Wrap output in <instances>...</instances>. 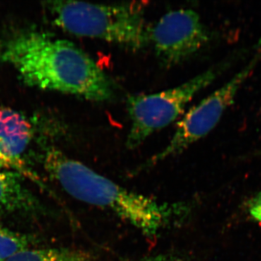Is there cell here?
I'll list each match as a JSON object with an SVG mask.
<instances>
[{"label":"cell","mask_w":261,"mask_h":261,"mask_svg":"<svg viewBox=\"0 0 261 261\" xmlns=\"http://www.w3.org/2000/svg\"><path fill=\"white\" fill-rule=\"evenodd\" d=\"M0 57L32 87L103 102L115 97L114 86L90 57L74 44L36 30L8 38Z\"/></svg>","instance_id":"1"},{"label":"cell","mask_w":261,"mask_h":261,"mask_svg":"<svg viewBox=\"0 0 261 261\" xmlns=\"http://www.w3.org/2000/svg\"><path fill=\"white\" fill-rule=\"evenodd\" d=\"M44 168L68 195L111 211L149 238L179 226L190 213L185 202H161L130 191L58 149L47 151Z\"/></svg>","instance_id":"2"},{"label":"cell","mask_w":261,"mask_h":261,"mask_svg":"<svg viewBox=\"0 0 261 261\" xmlns=\"http://www.w3.org/2000/svg\"><path fill=\"white\" fill-rule=\"evenodd\" d=\"M53 23L74 35L106 41L132 50L149 42L145 5L141 3L116 5L56 1L46 4Z\"/></svg>","instance_id":"3"},{"label":"cell","mask_w":261,"mask_h":261,"mask_svg":"<svg viewBox=\"0 0 261 261\" xmlns=\"http://www.w3.org/2000/svg\"><path fill=\"white\" fill-rule=\"evenodd\" d=\"M255 45L234 51L219 64L174 88L155 94L128 97L127 110L130 127L126 147L130 149L137 148L149 136L176 121L196 94L212 84L237 62L255 51Z\"/></svg>","instance_id":"4"},{"label":"cell","mask_w":261,"mask_h":261,"mask_svg":"<svg viewBox=\"0 0 261 261\" xmlns=\"http://www.w3.org/2000/svg\"><path fill=\"white\" fill-rule=\"evenodd\" d=\"M260 62L261 40L248 63L222 87L192 108L178 122L168 145L141 165L136 172L145 171L161 161L181 154L208 135L217 126L225 111L234 102L239 91Z\"/></svg>","instance_id":"5"},{"label":"cell","mask_w":261,"mask_h":261,"mask_svg":"<svg viewBox=\"0 0 261 261\" xmlns=\"http://www.w3.org/2000/svg\"><path fill=\"white\" fill-rule=\"evenodd\" d=\"M149 37L161 64L170 68L200 51L210 34L195 10L179 9L163 15L149 29Z\"/></svg>","instance_id":"6"},{"label":"cell","mask_w":261,"mask_h":261,"mask_svg":"<svg viewBox=\"0 0 261 261\" xmlns=\"http://www.w3.org/2000/svg\"><path fill=\"white\" fill-rule=\"evenodd\" d=\"M32 136V126L25 117L0 106V168L30 174L22 158Z\"/></svg>","instance_id":"7"},{"label":"cell","mask_w":261,"mask_h":261,"mask_svg":"<svg viewBox=\"0 0 261 261\" xmlns=\"http://www.w3.org/2000/svg\"><path fill=\"white\" fill-rule=\"evenodd\" d=\"M19 174L0 168V212L30 214L37 208V199Z\"/></svg>","instance_id":"8"},{"label":"cell","mask_w":261,"mask_h":261,"mask_svg":"<svg viewBox=\"0 0 261 261\" xmlns=\"http://www.w3.org/2000/svg\"><path fill=\"white\" fill-rule=\"evenodd\" d=\"M7 261H93L87 252L65 248L29 250Z\"/></svg>","instance_id":"9"},{"label":"cell","mask_w":261,"mask_h":261,"mask_svg":"<svg viewBox=\"0 0 261 261\" xmlns=\"http://www.w3.org/2000/svg\"><path fill=\"white\" fill-rule=\"evenodd\" d=\"M29 240L20 233L0 226V261H7L29 250Z\"/></svg>","instance_id":"10"},{"label":"cell","mask_w":261,"mask_h":261,"mask_svg":"<svg viewBox=\"0 0 261 261\" xmlns=\"http://www.w3.org/2000/svg\"><path fill=\"white\" fill-rule=\"evenodd\" d=\"M137 261H190L185 255L176 252H165L157 255H149Z\"/></svg>","instance_id":"11"},{"label":"cell","mask_w":261,"mask_h":261,"mask_svg":"<svg viewBox=\"0 0 261 261\" xmlns=\"http://www.w3.org/2000/svg\"><path fill=\"white\" fill-rule=\"evenodd\" d=\"M247 209L252 219L261 224V192L249 200Z\"/></svg>","instance_id":"12"}]
</instances>
